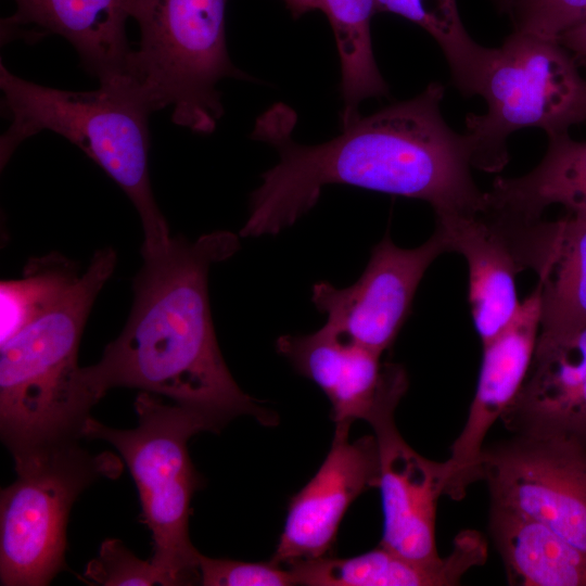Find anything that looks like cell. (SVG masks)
<instances>
[{
	"mask_svg": "<svg viewBox=\"0 0 586 586\" xmlns=\"http://www.w3.org/2000/svg\"><path fill=\"white\" fill-rule=\"evenodd\" d=\"M444 93L442 84L431 82L417 97L359 116L337 137L309 145L293 139V110L272 106L256 119L251 137L272 145L279 161L262 174L251 194L240 235L278 234L309 212L322 188L332 183L419 199L436 217L481 212L486 196L470 171V140L445 122Z\"/></svg>",
	"mask_w": 586,
	"mask_h": 586,
	"instance_id": "1",
	"label": "cell"
},
{
	"mask_svg": "<svg viewBox=\"0 0 586 586\" xmlns=\"http://www.w3.org/2000/svg\"><path fill=\"white\" fill-rule=\"evenodd\" d=\"M239 249L237 234L214 231L195 241L174 237L164 251L142 256L124 330L97 364L82 367L98 402L111 388L132 387L207 412L225 425L242 415L276 424L275 413L235 383L212 320L209 268Z\"/></svg>",
	"mask_w": 586,
	"mask_h": 586,
	"instance_id": "2",
	"label": "cell"
},
{
	"mask_svg": "<svg viewBox=\"0 0 586 586\" xmlns=\"http://www.w3.org/2000/svg\"><path fill=\"white\" fill-rule=\"evenodd\" d=\"M116 262L112 247L98 250L55 307L1 343L0 433L12 455L84 437L98 400L78 366V348L91 307Z\"/></svg>",
	"mask_w": 586,
	"mask_h": 586,
	"instance_id": "3",
	"label": "cell"
},
{
	"mask_svg": "<svg viewBox=\"0 0 586 586\" xmlns=\"http://www.w3.org/2000/svg\"><path fill=\"white\" fill-rule=\"evenodd\" d=\"M2 110L11 120L0 138L1 168L17 146L42 130L66 138L97 163L126 193L143 228V255L167 247L171 237L150 183L151 114L128 86L71 91L41 86L0 63Z\"/></svg>",
	"mask_w": 586,
	"mask_h": 586,
	"instance_id": "4",
	"label": "cell"
},
{
	"mask_svg": "<svg viewBox=\"0 0 586 586\" xmlns=\"http://www.w3.org/2000/svg\"><path fill=\"white\" fill-rule=\"evenodd\" d=\"M138 425L109 428L90 417L82 436L103 440L120 454L137 485L141 519L152 536L150 561L166 586L200 583L199 555L189 537L190 501L202 485L188 451L193 435L219 432L225 424L212 415L141 391L135 400Z\"/></svg>",
	"mask_w": 586,
	"mask_h": 586,
	"instance_id": "5",
	"label": "cell"
},
{
	"mask_svg": "<svg viewBox=\"0 0 586 586\" xmlns=\"http://www.w3.org/2000/svg\"><path fill=\"white\" fill-rule=\"evenodd\" d=\"M227 0H129L140 28L128 86L154 112L170 106L171 120L212 133L224 115L216 85L225 77L247 79L226 44Z\"/></svg>",
	"mask_w": 586,
	"mask_h": 586,
	"instance_id": "6",
	"label": "cell"
},
{
	"mask_svg": "<svg viewBox=\"0 0 586 586\" xmlns=\"http://www.w3.org/2000/svg\"><path fill=\"white\" fill-rule=\"evenodd\" d=\"M12 456L17 477L0 494V584L48 585L66 569V524L75 500L100 477H118L123 463L78 442Z\"/></svg>",
	"mask_w": 586,
	"mask_h": 586,
	"instance_id": "7",
	"label": "cell"
},
{
	"mask_svg": "<svg viewBox=\"0 0 586 586\" xmlns=\"http://www.w3.org/2000/svg\"><path fill=\"white\" fill-rule=\"evenodd\" d=\"M485 114H468L466 135L471 164L500 171L509 161L507 139L523 128L548 136L568 132L586 119V78L571 53L557 40L515 31L499 48L481 94Z\"/></svg>",
	"mask_w": 586,
	"mask_h": 586,
	"instance_id": "8",
	"label": "cell"
},
{
	"mask_svg": "<svg viewBox=\"0 0 586 586\" xmlns=\"http://www.w3.org/2000/svg\"><path fill=\"white\" fill-rule=\"evenodd\" d=\"M493 505L528 515L586 552V442L513 435L484 447Z\"/></svg>",
	"mask_w": 586,
	"mask_h": 586,
	"instance_id": "9",
	"label": "cell"
},
{
	"mask_svg": "<svg viewBox=\"0 0 586 586\" xmlns=\"http://www.w3.org/2000/svg\"><path fill=\"white\" fill-rule=\"evenodd\" d=\"M445 252L448 246L436 229L415 249L399 247L386 234L373 246L365 271L351 286L315 283L311 301L327 316L323 326L339 337L382 355L407 320L424 272Z\"/></svg>",
	"mask_w": 586,
	"mask_h": 586,
	"instance_id": "10",
	"label": "cell"
},
{
	"mask_svg": "<svg viewBox=\"0 0 586 586\" xmlns=\"http://www.w3.org/2000/svg\"><path fill=\"white\" fill-rule=\"evenodd\" d=\"M402 399H386L368 423L379 449L378 488L383 510L380 545L412 561H437L435 519L438 498L445 495V461L424 458L413 450L395 424Z\"/></svg>",
	"mask_w": 586,
	"mask_h": 586,
	"instance_id": "11",
	"label": "cell"
},
{
	"mask_svg": "<svg viewBox=\"0 0 586 586\" xmlns=\"http://www.w3.org/2000/svg\"><path fill=\"white\" fill-rule=\"evenodd\" d=\"M542 283L522 302L509 324L483 344L479 381L464 426L445 461V495L462 499L468 487L482 480L484 440L519 394L538 340Z\"/></svg>",
	"mask_w": 586,
	"mask_h": 586,
	"instance_id": "12",
	"label": "cell"
},
{
	"mask_svg": "<svg viewBox=\"0 0 586 586\" xmlns=\"http://www.w3.org/2000/svg\"><path fill=\"white\" fill-rule=\"evenodd\" d=\"M379 449L374 435L349 442L334 433L322 464L289 502L271 561L290 564L329 556L347 509L365 491L378 487Z\"/></svg>",
	"mask_w": 586,
	"mask_h": 586,
	"instance_id": "13",
	"label": "cell"
},
{
	"mask_svg": "<svg viewBox=\"0 0 586 586\" xmlns=\"http://www.w3.org/2000/svg\"><path fill=\"white\" fill-rule=\"evenodd\" d=\"M276 347L326 394L334 433H348L358 419L368 422L390 395L408 387L403 366L382 364L381 354L343 340L324 326L310 334L282 335Z\"/></svg>",
	"mask_w": 586,
	"mask_h": 586,
	"instance_id": "14",
	"label": "cell"
},
{
	"mask_svg": "<svg viewBox=\"0 0 586 586\" xmlns=\"http://www.w3.org/2000/svg\"><path fill=\"white\" fill-rule=\"evenodd\" d=\"M435 229L448 251L467 260L473 323L485 344L509 324L520 306L515 276L527 268L520 230L485 211L436 217Z\"/></svg>",
	"mask_w": 586,
	"mask_h": 586,
	"instance_id": "15",
	"label": "cell"
},
{
	"mask_svg": "<svg viewBox=\"0 0 586 586\" xmlns=\"http://www.w3.org/2000/svg\"><path fill=\"white\" fill-rule=\"evenodd\" d=\"M16 11L1 23V38L29 42L60 35L77 51L84 68L101 86H128L132 53L126 35L129 0H14Z\"/></svg>",
	"mask_w": 586,
	"mask_h": 586,
	"instance_id": "16",
	"label": "cell"
},
{
	"mask_svg": "<svg viewBox=\"0 0 586 586\" xmlns=\"http://www.w3.org/2000/svg\"><path fill=\"white\" fill-rule=\"evenodd\" d=\"M501 421L513 435L586 442V328L535 347L524 383Z\"/></svg>",
	"mask_w": 586,
	"mask_h": 586,
	"instance_id": "17",
	"label": "cell"
},
{
	"mask_svg": "<svg viewBox=\"0 0 586 586\" xmlns=\"http://www.w3.org/2000/svg\"><path fill=\"white\" fill-rule=\"evenodd\" d=\"M487 545L481 533L460 532L453 550L437 561L422 563L379 545L351 558L330 556L288 565L297 585L308 586H453L472 568L485 563Z\"/></svg>",
	"mask_w": 586,
	"mask_h": 586,
	"instance_id": "18",
	"label": "cell"
},
{
	"mask_svg": "<svg viewBox=\"0 0 586 586\" xmlns=\"http://www.w3.org/2000/svg\"><path fill=\"white\" fill-rule=\"evenodd\" d=\"M548 140L544 158L532 171L495 179L485 192L488 211L520 222L539 220L552 204L586 215V142L571 139L568 132Z\"/></svg>",
	"mask_w": 586,
	"mask_h": 586,
	"instance_id": "19",
	"label": "cell"
},
{
	"mask_svg": "<svg viewBox=\"0 0 586 586\" xmlns=\"http://www.w3.org/2000/svg\"><path fill=\"white\" fill-rule=\"evenodd\" d=\"M489 532L510 584L586 586V552L544 523L492 504Z\"/></svg>",
	"mask_w": 586,
	"mask_h": 586,
	"instance_id": "20",
	"label": "cell"
},
{
	"mask_svg": "<svg viewBox=\"0 0 586 586\" xmlns=\"http://www.w3.org/2000/svg\"><path fill=\"white\" fill-rule=\"evenodd\" d=\"M542 283L536 347L565 341L586 328V215L553 221Z\"/></svg>",
	"mask_w": 586,
	"mask_h": 586,
	"instance_id": "21",
	"label": "cell"
},
{
	"mask_svg": "<svg viewBox=\"0 0 586 586\" xmlns=\"http://www.w3.org/2000/svg\"><path fill=\"white\" fill-rule=\"evenodd\" d=\"M328 17L341 61V92L345 126L359 115V104L388 94V87L374 60L371 18L377 13L375 0H319Z\"/></svg>",
	"mask_w": 586,
	"mask_h": 586,
	"instance_id": "22",
	"label": "cell"
},
{
	"mask_svg": "<svg viewBox=\"0 0 586 586\" xmlns=\"http://www.w3.org/2000/svg\"><path fill=\"white\" fill-rule=\"evenodd\" d=\"M375 7L377 12L400 15L428 31L442 49L461 94H481L496 48H485L468 34L457 0H375Z\"/></svg>",
	"mask_w": 586,
	"mask_h": 586,
	"instance_id": "23",
	"label": "cell"
},
{
	"mask_svg": "<svg viewBox=\"0 0 586 586\" xmlns=\"http://www.w3.org/2000/svg\"><path fill=\"white\" fill-rule=\"evenodd\" d=\"M80 276L75 262L52 252L30 258L21 278L1 281V343L55 307Z\"/></svg>",
	"mask_w": 586,
	"mask_h": 586,
	"instance_id": "24",
	"label": "cell"
},
{
	"mask_svg": "<svg viewBox=\"0 0 586 586\" xmlns=\"http://www.w3.org/2000/svg\"><path fill=\"white\" fill-rule=\"evenodd\" d=\"M84 576L93 585L166 586L164 576L150 559H139L117 538L102 542L98 556L86 565Z\"/></svg>",
	"mask_w": 586,
	"mask_h": 586,
	"instance_id": "25",
	"label": "cell"
},
{
	"mask_svg": "<svg viewBox=\"0 0 586 586\" xmlns=\"http://www.w3.org/2000/svg\"><path fill=\"white\" fill-rule=\"evenodd\" d=\"M200 583L204 586H291L297 585L286 566L269 562L214 559L199 555Z\"/></svg>",
	"mask_w": 586,
	"mask_h": 586,
	"instance_id": "26",
	"label": "cell"
},
{
	"mask_svg": "<svg viewBox=\"0 0 586 586\" xmlns=\"http://www.w3.org/2000/svg\"><path fill=\"white\" fill-rule=\"evenodd\" d=\"M514 30L555 39L586 18V0H515Z\"/></svg>",
	"mask_w": 586,
	"mask_h": 586,
	"instance_id": "27",
	"label": "cell"
},
{
	"mask_svg": "<svg viewBox=\"0 0 586 586\" xmlns=\"http://www.w3.org/2000/svg\"><path fill=\"white\" fill-rule=\"evenodd\" d=\"M557 41L571 53L578 65L586 68V18L561 34Z\"/></svg>",
	"mask_w": 586,
	"mask_h": 586,
	"instance_id": "28",
	"label": "cell"
},
{
	"mask_svg": "<svg viewBox=\"0 0 586 586\" xmlns=\"http://www.w3.org/2000/svg\"><path fill=\"white\" fill-rule=\"evenodd\" d=\"M294 18L309 13L314 10H320L319 0H282Z\"/></svg>",
	"mask_w": 586,
	"mask_h": 586,
	"instance_id": "29",
	"label": "cell"
},
{
	"mask_svg": "<svg viewBox=\"0 0 586 586\" xmlns=\"http://www.w3.org/2000/svg\"><path fill=\"white\" fill-rule=\"evenodd\" d=\"M515 0H493L495 7L502 13H511Z\"/></svg>",
	"mask_w": 586,
	"mask_h": 586,
	"instance_id": "30",
	"label": "cell"
}]
</instances>
